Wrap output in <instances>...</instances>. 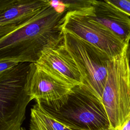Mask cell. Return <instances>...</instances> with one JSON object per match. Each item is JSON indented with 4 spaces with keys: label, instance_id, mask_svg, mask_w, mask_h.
<instances>
[{
    "label": "cell",
    "instance_id": "cell-12",
    "mask_svg": "<svg viewBox=\"0 0 130 130\" xmlns=\"http://www.w3.org/2000/svg\"><path fill=\"white\" fill-rule=\"evenodd\" d=\"M108 1L130 16V1L128 0H108Z\"/></svg>",
    "mask_w": 130,
    "mask_h": 130
},
{
    "label": "cell",
    "instance_id": "cell-18",
    "mask_svg": "<svg viewBox=\"0 0 130 130\" xmlns=\"http://www.w3.org/2000/svg\"><path fill=\"white\" fill-rule=\"evenodd\" d=\"M19 130H26L24 127H21V128H20V129H19Z\"/></svg>",
    "mask_w": 130,
    "mask_h": 130
},
{
    "label": "cell",
    "instance_id": "cell-19",
    "mask_svg": "<svg viewBox=\"0 0 130 130\" xmlns=\"http://www.w3.org/2000/svg\"><path fill=\"white\" fill-rule=\"evenodd\" d=\"M129 117H130V114H129Z\"/></svg>",
    "mask_w": 130,
    "mask_h": 130
},
{
    "label": "cell",
    "instance_id": "cell-17",
    "mask_svg": "<svg viewBox=\"0 0 130 130\" xmlns=\"http://www.w3.org/2000/svg\"><path fill=\"white\" fill-rule=\"evenodd\" d=\"M119 130H130V117L123 123Z\"/></svg>",
    "mask_w": 130,
    "mask_h": 130
},
{
    "label": "cell",
    "instance_id": "cell-15",
    "mask_svg": "<svg viewBox=\"0 0 130 130\" xmlns=\"http://www.w3.org/2000/svg\"><path fill=\"white\" fill-rule=\"evenodd\" d=\"M19 26V25H18ZM18 26L16 25H7L5 26H0V37L6 35L10 31L14 30Z\"/></svg>",
    "mask_w": 130,
    "mask_h": 130
},
{
    "label": "cell",
    "instance_id": "cell-9",
    "mask_svg": "<svg viewBox=\"0 0 130 130\" xmlns=\"http://www.w3.org/2000/svg\"><path fill=\"white\" fill-rule=\"evenodd\" d=\"M83 10L92 19L107 27L122 42L130 41V18L123 11L109 3L92 0L91 6Z\"/></svg>",
    "mask_w": 130,
    "mask_h": 130
},
{
    "label": "cell",
    "instance_id": "cell-10",
    "mask_svg": "<svg viewBox=\"0 0 130 130\" xmlns=\"http://www.w3.org/2000/svg\"><path fill=\"white\" fill-rule=\"evenodd\" d=\"M48 5V0H16L0 14V26L19 25Z\"/></svg>",
    "mask_w": 130,
    "mask_h": 130
},
{
    "label": "cell",
    "instance_id": "cell-14",
    "mask_svg": "<svg viewBox=\"0 0 130 130\" xmlns=\"http://www.w3.org/2000/svg\"><path fill=\"white\" fill-rule=\"evenodd\" d=\"M16 0H0V14L11 6Z\"/></svg>",
    "mask_w": 130,
    "mask_h": 130
},
{
    "label": "cell",
    "instance_id": "cell-13",
    "mask_svg": "<svg viewBox=\"0 0 130 130\" xmlns=\"http://www.w3.org/2000/svg\"><path fill=\"white\" fill-rule=\"evenodd\" d=\"M20 62L15 60L0 61V75L8 70L15 67Z\"/></svg>",
    "mask_w": 130,
    "mask_h": 130
},
{
    "label": "cell",
    "instance_id": "cell-2",
    "mask_svg": "<svg viewBox=\"0 0 130 130\" xmlns=\"http://www.w3.org/2000/svg\"><path fill=\"white\" fill-rule=\"evenodd\" d=\"M44 108L59 120L81 129L112 128L102 101L83 84L72 88L66 103L58 110Z\"/></svg>",
    "mask_w": 130,
    "mask_h": 130
},
{
    "label": "cell",
    "instance_id": "cell-4",
    "mask_svg": "<svg viewBox=\"0 0 130 130\" xmlns=\"http://www.w3.org/2000/svg\"><path fill=\"white\" fill-rule=\"evenodd\" d=\"M126 50V47L109 62L101 99L113 130H119L130 114V80Z\"/></svg>",
    "mask_w": 130,
    "mask_h": 130
},
{
    "label": "cell",
    "instance_id": "cell-1",
    "mask_svg": "<svg viewBox=\"0 0 130 130\" xmlns=\"http://www.w3.org/2000/svg\"><path fill=\"white\" fill-rule=\"evenodd\" d=\"M64 15L48 4L31 18L0 37V61L36 62L44 49L63 41L61 24Z\"/></svg>",
    "mask_w": 130,
    "mask_h": 130
},
{
    "label": "cell",
    "instance_id": "cell-16",
    "mask_svg": "<svg viewBox=\"0 0 130 130\" xmlns=\"http://www.w3.org/2000/svg\"><path fill=\"white\" fill-rule=\"evenodd\" d=\"M126 56L127 61L128 67V71H129V80H130V41L128 43L126 50Z\"/></svg>",
    "mask_w": 130,
    "mask_h": 130
},
{
    "label": "cell",
    "instance_id": "cell-8",
    "mask_svg": "<svg viewBox=\"0 0 130 130\" xmlns=\"http://www.w3.org/2000/svg\"><path fill=\"white\" fill-rule=\"evenodd\" d=\"M35 63L54 77L73 87L82 84L81 73L66 49L63 40L57 45L44 49Z\"/></svg>",
    "mask_w": 130,
    "mask_h": 130
},
{
    "label": "cell",
    "instance_id": "cell-11",
    "mask_svg": "<svg viewBox=\"0 0 130 130\" xmlns=\"http://www.w3.org/2000/svg\"><path fill=\"white\" fill-rule=\"evenodd\" d=\"M29 130H85L68 124L51 114L39 103L30 110ZM106 130H113L112 128Z\"/></svg>",
    "mask_w": 130,
    "mask_h": 130
},
{
    "label": "cell",
    "instance_id": "cell-7",
    "mask_svg": "<svg viewBox=\"0 0 130 130\" xmlns=\"http://www.w3.org/2000/svg\"><path fill=\"white\" fill-rule=\"evenodd\" d=\"M73 87L54 77L36 63H30L25 91L31 101L35 100L44 108L58 110L66 103Z\"/></svg>",
    "mask_w": 130,
    "mask_h": 130
},
{
    "label": "cell",
    "instance_id": "cell-3",
    "mask_svg": "<svg viewBox=\"0 0 130 130\" xmlns=\"http://www.w3.org/2000/svg\"><path fill=\"white\" fill-rule=\"evenodd\" d=\"M30 62H20L0 75V130H19L31 101L25 86Z\"/></svg>",
    "mask_w": 130,
    "mask_h": 130
},
{
    "label": "cell",
    "instance_id": "cell-6",
    "mask_svg": "<svg viewBox=\"0 0 130 130\" xmlns=\"http://www.w3.org/2000/svg\"><path fill=\"white\" fill-rule=\"evenodd\" d=\"M61 28L100 48L112 59L120 55L127 45L92 19L83 9L67 12L62 18Z\"/></svg>",
    "mask_w": 130,
    "mask_h": 130
},
{
    "label": "cell",
    "instance_id": "cell-5",
    "mask_svg": "<svg viewBox=\"0 0 130 130\" xmlns=\"http://www.w3.org/2000/svg\"><path fill=\"white\" fill-rule=\"evenodd\" d=\"M63 31V43L76 62L86 86L101 100L113 59L106 52L73 34Z\"/></svg>",
    "mask_w": 130,
    "mask_h": 130
}]
</instances>
